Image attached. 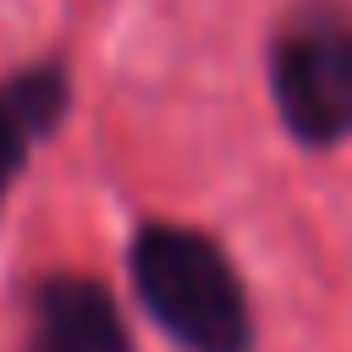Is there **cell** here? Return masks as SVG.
I'll list each match as a JSON object with an SVG mask.
<instances>
[{
  "label": "cell",
  "mask_w": 352,
  "mask_h": 352,
  "mask_svg": "<svg viewBox=\"0 0 352 352\" xmlns=\"http://www.w3.org/2000/svg\"><path fill=\"white\" fill-rule=\"evenodd\" d=\"M132 286L148 319L187 352H253L248 286L214 236L143 220L132 236Z\"/></svg>",
  "instance_id": "1"
},
{
  "label": "cell",
  "mask_w": 352,
  "mask_h": 352,
  "mask_svg": "<svg viewBox=\"0 0 352 352\" xmlns=\"http://www.w3.org/2000/svg\"><path fill=\"white\" fill-rule=\"evenodd\" d=\"M28 352H132L116 297L88 275H50L33 292V346Z\"/></svg>",
  "instance_id": "3"
},
{
  "label": "cell",
  "mask_w": 352,
  "mask_h": 352,
  "mask_svg": "<svg viewBox=\"0 0 352 352\" xmlns=\"http://www.w3.org/2000/svg\"><path fill=\"white\" fill-rule=\"evenodd\" d=\"M66 66L60 60H44V66H28L16 77L0 82V204L33 148V138H50V126L66 116Z\"/></svg>",
  "instance_id": "4"
},
{
  "label": "cell",
  "mask_w": 352,
  "mask_h": 352,
  "mask_svg": "<svg viewBox=\"0 0 352 352\" xmlns=\"http://www.w3.org/2000/svg\"><path fill=\"white\" fill-rule=\"evenodd\" d=\"M270 94L286 132L308 148L352 138V16L341 6H302L270 44Z\"/></svg>",
  "instance_id": "2"
}]
</instances>
